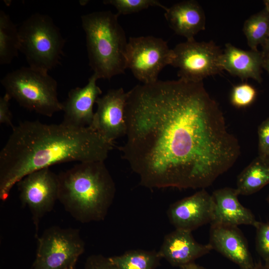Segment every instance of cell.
Instances as JSON below:
<instances>
[{
    "label": "cell",
    "instance_id": "obj_20",
    "mask_svg": "<svg viewBox=\"0 0 269 269\" xmlns=\"http://www.w3.org/2000/svg\"><path fill=\"white\" fill-rule=\"evenodd\" d=\"M19 51L18 29L9 16L0 11V64H10Z\"/></svg>",
    "mask_w": 269,
    "mask_h": 269
},
{
    "label": "cell",
    "instance_id": "obj_2",
    "mask_svg": "<svg viewBox=\"0 0 269 269\" xmlns=\"http://www.w3.org/2000/svg\"><path fill=\"white\" fill-rule=\"evenodd\" d=\"M0 152V199L5 201L14 185L28 174L56 164L104 161L114 143L90 126L77 128L20 122Z\"/></svg>",
    "mask_w": 269,
    "mask_h": 269
},
{
    "label": "cell",
    "instance_id": "obj_9",
    "mask_svg": "<svg viewBox=\"0 0 269 269\" xmlns=\"http://www.w3.org/2000/svg\"><path fill=\"white\" fill-rule=\"evenodd\" d=\"M173 50L174 58L171 65L178 69L179 79L201 82L223 71L220 64L223 52L213 41L186 40L176 45Z\"/></svg>",
    "mask_w": 269,
    "mask_h": 269
},
{
    "label": "cell",
    "instance_id": "obj_28",
    "mask_svg": "<svg viewBox=\"0 0 269 269\" xmlns=\"http://www.w3.org/2000/svg\"><path fill=\"white\" fill-rule=\"evenodd\" d=\"M10 96L7 94L0 98V123L10 126H13L12 123V115L9 109Z\"/></svg>",
    "mask_w": 269,
    "mask_h": 269
},
{
    "label": "cell",
    "instance_id": "obj_6",
    "mask_svg": "<svg viewBox=\"0 0 269 269\" xmlns=\"http://www.w3.org/2000/svg\"><path fill=\"white\" fill-rule=\"evenodd\" d=\"M18 29L19 51L29 67L48 72L59 64L65 40L49 16L32 14Z\"/></svg>",
    "mask_w": 269,
    "mask_h": 269
},
{
    "label": "cell",
    "instance_id": "obj_13",
    "mask_svg": "<svg viewBox=\"0 0 269 269\" xmlns=\"http://www.w3.org/2000/svg\"><path fill=\"white\" fill-rule=\"evenodd\" d=\"M98 76L94 73L83 87L72 89L62 103L64 112L62 123L77 128L90 126L93 120V106L102 93L97 85Z\"/></svg>",
    "mask_w": 269,
    "mask_h": 269
},
{
    "label": "cell",
    "instance_id": "obj_10",
    "mask_svg": "<svg viewBox=\"0 0 269 269\" xmlns=\"http://www.w3.org/2000/svg\"><path fill=\"white\" fill-rule=\"evenodd\" d=\"M23 207L31 214L37 236L40 220L53 209L58 199L59 180L49 167L33 171L26 175L16 184Z\"/></svg>",
    "mask_w": 269,
    "mask_h": 269
},
{
    "label": "cell",
    "instance_id": "obj_25",
    "mask_svg": "<svg viewBox=\"0 0 269 269\" xmlns=\"http://www.w3.org/2000/svg\"><path fill=\"white\" fill-rule=\"evenodd\" d=\"M255 228L257 251L263 259L264 264L269 266V221L259 222Z\"/></svg>",
    "mask_w": 269,
    "mask_h": 269
},
{
    "label": "cell",
    "instance_id": "obj_30",
    "mask_svg": "<svg viewBox=\"0 0 269 269\" xmlns=\"http://www.w3.org/2000/svg\"><path fill=\"white\" fill-rule=\"evenodd\" d=\"M263 68L269 74V52L264 55Z\"/></svg>",
    "mask_w": 269,
    "mask_h": 269
},
{
    "label": "cell",
    "instance_id": "obj_3",
    "mask_svg": "<svg viewBox=\"0 0 269 269\" xmlns=\"http://www.w3.org/2000/svg\"><path fill=\"white\" fill-rule=\"evenodd\" d=\"M58 176V200L74 219L88 223L105 218L116 185L104 161L79 162Z\"/></svg>",
    "mask_w": 269,
    "mask_h": 269
},
{
    "label": "cell",
    "instance_id": "obj_32",
    "mask_svg": "<svg viewBox=\"0 0 269 269\" xmlns=\"http://www.w3.org/2000/svg\"><path fill=\"white\" fill-rule=\"evenodd\" d=\"M252 269H269V266L259 263L255 264Z\"/></svg>",
    "mask_w": 269,
    "mask_h": 269
},
{
    "label": "cell",
    "instance_id": "obj_19",
    "mask_svg": "<svg viewBox=\"0 0 269 269\" xmlns=\"http://www.w3.org/2000/svg\"><path fill=\"white\" fill-rule=\"evenodd\" d=\"M268 184L269 160L258 156L238 175L236 188L239 195H250Z\"/></svg>",
    "mask_w": 269,
    "mask_h": 269
},
{
    "label": "cell",
    "instance_id": "obj_29",
    "mask_svg": "<svg viewBox=\"0 0 269 269\" xmlns=\"http://www.w3.org/2000/svg\"><path fill=\"white\" fill-rule=\"evenodd\" d=\"M180 269H207L202 266L198 265L195 262L190 263L179 268Z\"/></svg>",
    "mask_w": 269,
    "mask_h": 269
},
{
    "label": "cell",
    "instance_id": "obj_8",
    "mask_svg": "<svg viewBox=\"0 0 269 269\" xmlns=\"http://www.w3.org/2000/svg\"><path fill=\"white\" fill-rule=\"evenodd\" d=\"M126 57L127 68L134 77L143 84H150L158 80L164 67L171 65L174 54L162 38L142 36L129 37Z\"/></svg>",
    "mask_w": 269,
    "mask_h": 269
},
{
    "label": "cell",
    "instance_id": "obj_12",
    "mask_svg": "<svg viewBox=\"0 0 269 269\" xmlns=\"http://www.w3.org/2000/svg\"><path fill=\"white\" fill-rule=\"evenodd\" d=\"M213 211V199L205 189L179 200L170 205L167 214L175 229L192 232L211 223Z\"/></svg>",
    "mask_w": 269,
    "mask_h": 269
},
{
    "label": "cell",
    "instance_id": "obj_5",
    "mask_svg": "<svg viewBox=\"0 0 269 269\" xmlns=\"http://www.w3.org/2000/svg\"><path fill=\"white\" fill-rule=\"evenodd\" d=\"M0 82L5 93L29 111L49 117L62 111L57 81L48 72L22 67L7 73Z\"/></svg>",
    "mask_w": 269,
    "mask_h": 269
},
{
    "label": "cell",
    "instance_id": "obj_7",
    "mask_svg": "<svg viewBox=\"0 0 269 269\" xmlns=\"http://www.w3.org/2000/svg\"><path fill=\"white\" fill-rule=\"evenodd\" d=\"M37 241L35 258L30 269H74L85 251V242L77 229L51 226Z\"/></svg>",
    "mask_w": 269,
    "mask_h": 269
},
{
    "label": "cell",
    "instance_id": "obj_1",
    "mask_svg": "<svg viewBox=\"0 0 269 269\" xmlns=\"http://www.w3.org/2000/svg\"><path fill=\"white\" fill-rule=\"evenodd\" d=\"M123 158L148 188L205 189L240 154L203 81L158 80L127 92Z\"/></svg>",
    "mask_w": 269,
    "mask_h": 269
},
{
    "label": "cell",
    "instance_id": "obj_15",
    "mask_svg": "<svg viewBox=\"0 0 269 269\" xmlns=\"http://www.w3.org/2000/svg\"><path fill=\"white\" fill-rule=\"evenodd\" d=\"M192 232L177 229L165 236L158 251L172 266L180 268L213 250L209 244H202L193 238Z\"/></svg>",
    "mask_w": 269,
    "mask_h": 269
},
{
    "label": "cell",
    "instance_id": "obj_17",
    "mask_svg": "<svg viewBox=\"0 0 269 269\" xmlns=\"http://www.w3.org/2000/svg\"><path fill=\"white\" fill-rule=\"evenodd\" d=\"M169 27L187 40L205 29L206 17L199 3L193 0L177 2L167 8L164 14Z\"/></svg>",
    "mask_w": 269,
    "mask_h": 269
},
{
    "label": "cell",
    "instance_id": "obj_22",
    "mask_svg": "<svg viewBox=\"0 0 269 269\" xmlns=\"http://www.w3.org/2000/svg\"><path fill=\"white\" fill-rule=\"evenodd\" d=\"M243 31L251 50L265 44L269 34V13L265 8L251 15L244 22Z\"/></svg>",
    "mask_w": 269,
    "mask_h": 269
},
{
    "label": "cell",
    "instance_id": "obj_34",
    "mask_svg": "<svg viewBox=\"0 0 269 269\" xmlns=\"http://www.w3.org/2000/svg\"><path fill=\"white\" fill-rule=\"evenodd\" d=\"M267 200L268 203H269V196H268L267 199Z\"/></svg>",
    "mask_w": 269,
    "mask_h": 269
},
{
    "label": "cell",
    "instance_id": "obj_11",
    "mask_svg": "<svg viewBox=\"0 0 269 269\" xmlns=\"http://www.w3.org/2000/svg\"><path fill=\"white\" fill-rule=\"evenodd\" d=\"M127 98L128 93L120 88L109 90L96 102L97 108L90 126L109 142L126 134Z\"/></svg>",
    "mask_w": 269,
    "mask_h": 269
},
{
    "label": "cell",
    "instance_id": "obj_31",
    "mask_svg": "<svg viewBox=\"0 0 269 269\" xmlns=\"http://www.w3.org/2000/svg\"><path fill=\"white\" fill-rule=\"evenodd\" d=\"M262 52L264 55L269 52V34L265 44L262 46Z\"/></svg>",
    "mask_w": 269,
    "mask_h": 269
},
{
    "label": "cell",
    "instance_id": "obj_24",
    "mask_svg": "<svg viewBox=\"0 0 269 269\" xmlns=\"http://www.w3.org/2000/svg\"><path fill=\"white\" fill-rule=\"evenodd\" d=\"M257 95L256 89L247 83L233 87L230 96V102L237 108H244L250 106L255 100Z\"/></svg>",
    "mask_w": 269,
    "mask_h": 269
},
{
    "label": "cell",
    "instance_id": "obj_27",
    "mask_svg": "<svg viewBox=\"0 0 269 269\" xmlns=\"http://www.w3.org/2000/svg\"><path fill=\"white\" fill-rule=\"evenodd\" d=\"M84 269H119L110 257L102 255H92L87 259Z\"/></svg>",
    "mask_w": 269,
    "mask_h": 269
},
{
    "label": "cell",
    "instance_id": "obj_14",
    "mask_svg": "<svg viewBox=\"0 0 269 269\" xmlns=\"http://www.w3.org/2000/svg\"><path fill=\"white\" fill-rule=\"evenodd\" d=\"M208 244L212 250L237 265L240 269H252L255 266L247 240L238 227L211 225Z\"/></svg>",
    "mask_w": 269,
    "mask_h": 269
},
{
    "label": "cell",
    "instance_id": "obj_33",
    "mask_svg": "<svg viewBox=\"0 0 269 269\" xmlns=\"http://www.w3.org/2000/svg\"><path fill=\"white\" fill-rule=\"evenodd\" d=\"M265 4V9L269 13V0H265L264 1Z\"/></svg>",
    "mask_w": 269,
    "mask_h": 269
},
{
    "label": "cell",
    "instance_id": "obj_18",
    "mask_svg": "<svg viewBox=\"0 0 269 269\" xmlns=\"http://www.w3.org/2000/svg\"><path fill=\"white\" fill-rule=\"evenodd\" d=\"M264 59L262 51L245 50L228 43L225 44L220 64L223 70L242 80L251 78L261 83Z\"/></svg>",
    "mask_w": 269,
    "mask_h": 269
},
{
    "label": "cell",
    "instance_id": "obj_21",
    "mask_svg": "<svg viewBox=\"0 0 269 269\" xmlns=\"http://www.w3.org/2000/svg\"><path fill=\"white\" fill-rule=\"evenodd\" d=\"M119 269H155L162 259L154 250H132L110 257Z\"/></svg>",
    "mask_w": 269,
    "mask_h": 269
},
{
    "label": "cell",
    "instance_id": "obj_4",
    "mask_svg": "<svg viewBox=\"0 0 269 269\" xmlns=\"http://www.w3.org/2000/svg\"><path fill=\"white\" fill-rule=\"evenodd\" d=\"M119 15L118 13L103 10L81 16L89 64L99 79L110 80L124 73L127 69L128 40L119 22Z\"/></svg>",
    "mask_w": 269,
    "mask_h": 269
},
{
    "label": "cell",
    "instance_id": "obj_23",
    "mask_svg": "<svg viewBox=\"0 0 269 269\" xmlns=\"http://www.w3.org/2000/svg\"><path fill=\"white\" fill-rule=\"evenodd\" d=\"M103 3L114 6L119 15L137 12L150 6L159 7L165 11L168 8L157 0H105Z\"/></svg>",
    "mask_w": 269,
    "mask_h": 269
},
{
    "label": "cell",
    "instance_id": "obj_26",
    "mask_svg": "<svg viewBox=\"0 0 269 269\" xmlns=\"http://www.w3.org/2000/svg\"><path fill=\"white\" fill-rule=\"evenodd\" d=\"M258 134L259 156L269 160V117L259 126Z\"/></svg>",
    "mask_w": 269,
    "mask_h": 269
},
{
    "label": "cell",
    "instance_id": "obj_16",
    "mask_svg": "<svg viewBox=\"0 0 269 269\" xmlns=\"http://www.w3.org/2000/svg\"><path fill=\"white\" fill-rule=\"evenodd\" d=\"M236 188L224 187L213 191V216L210 225L238 227L251 225L256 227L259 223L248 208L238 200Z\"/></svg>",
    "mask_w": 269,
    "mask_h": 269
}]
</instances>
